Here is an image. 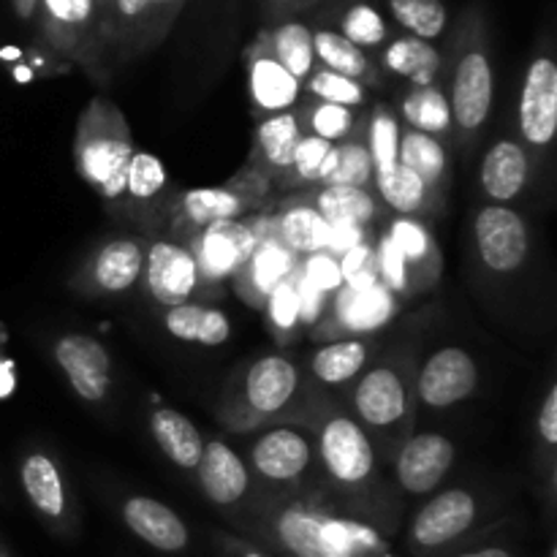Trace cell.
<instances>
[{
    "label": "cell",
    "mask_w": 557,
    "mask_h": 557,
    "mask_svg": "<svg viewBox=\"0 0 557 557\" xmlns=\"http://www.w3.org/2000/svg\"><path fill=\"white\" fill-rule=\"evenodd\" d=\"M128 120L114 103L96 98L76 125L74 161L76 172L103 199L125 196V166L134 156Z\"/></svg>",
    "instance_id": "1"
},
{
    "label": "cell",
    "mask_w": 557,
    "mask_h": 557,
    "mask_svg": "<svg viewBox=\"0 0 557 557\" xmlns=\"http://www.w3.org/2000/svg\"><path fill=\"white\" fill-rule=\"evenodd\" d=\"M357 422L381 438L397 441L413 419V379L408 364L386 359L359 375L351 392Z\"/></svg>",
    "instance_id": "2"
},
{
    "label": "cell",
    "mask_w": 557,
    "mask_h": 557,
    "mask_svg": "<svg viewBox=\"0 0 557 557\" xmlns=\"http://www.w3.org/2000/svg\"><path fill=\"white\" fill-rule=\"evenodd\" d=\"M321 468L341 490H362L375 476V446L368 430L346 413H332L315 433Z\"/></svg>",
    "instance_id": "3"
},
{
    "label": "cell",
    "mask_w": 557,
    "mask_h": 557,
    "mask_svg": "<svg viewBox=\"0 0 557 557\" xmlns=\"http://www.w3.org/2000/svg\"><path fill=\"white\" fill-rule=\"evenodd\" d=\"M446 98H449L455 134L460 136L462 145H468L484 128L493 112L495 74L484 44L468 41L457 54L455 71H451V92Z\"/></svg>",
    "instance_id": "4"
},
{
    "label": "cell",
    "mask_w": 557,
    "mask_h": 557,
    "mask_svg": "<svg viewBox=\"0 0 557 557\" xmlns=\"http://www.w3.org/2000/svg\"><path fill=\"white\" fill-rule=\"evenodd\" d=\"M473 243L479 261L493 275H515L531 253L525 218L509 205H484L473 218Z\"/></svg>",
    "instance_id": "5"
},
{
    "label": "cell",
    "mask_w": 557,
    "mask_h": 557,
    "mask_svg": "<svg viewBox=\"0 0 557 557\" xmlns=\"http://www.w3.org/2000/svg\"><path fill=\"white\" fill-rule=\"evenodd\" d=\"M479 364L471 351L460 346H444L430 354L413 379V397L430 411L460 406L476 392Z\"/></svg>",
    "instance_id": "6"
},
{
    "label": "cell",
    "mask_w": 557,
    "mask_h": 557,
    "mask_svg": "<svg viewBox=\"0 0 557 557\" xmlns=\"http://www.w3.org/2000/svg\"><path fill=\"white\" fill-rule=\"evenodd\" d=\"M261 234L243 221H221L199 228L194 237V248H188L196 259V270L205 283H223L237 277L248 259L253 256Z\"/></svg>",
    "instance_id": "7"
},
{
    "label": "cell",
    "mask_w": 557,
    "mask_h": 557,
    "mask_svg": "<svg viewBox=\"0 0 557 557\" xmlns=\"http://www.w3.org/2000/svg\"><path fill=\"white\" fill-rule=\"evenodd\" d=\"M250 466L270 484H297L315 460V438L297 424L270 428L250 444Z\"/></svg>",
    "instance_id": "8"
},
{
    "label": "cell",
    "mask_w": 557,
    "mask_h": 557,
    "mask_svg": "<svg viewBox=\"0 0 557 557\" xmlns=\"http://www.w3.org/2000/svg\"><path fill=\"white\" fill-rule=\"evenodd\" d=\"M520 136L531 150H547L557 134V63L549 54H536L522 79Z\"/></svg>",
    "instance_id": "9"
},
{
    "label": "cell",
    "mask_w": 557,
    "mask_h": 557,
    "mask_svg": "<svg viewBox=\"0 0 557 557\" xmlns=\"http://www.w3.org/2000/svg\"><path fill=\"white\" fill-rule=\"evenodd\" d=\"M479 522V498L466 487L441 490L417 511L411 542L419 549H441L466 536Z\"/></svg>",
    "instance_id": "10"
},
{
    "label": "cell",
    "mask_w": 557,
    "mask_h": 557,
    "mask_svg": "<svg viewBox=\"0 0 557 557\" xmlns=\"http://www.w3.org/2000/svg\"><path fill=\"white\" fill-rule=\"evenodd\" d=\"M52 357L71 389L85 403H103L112 386V359L101 341L82 332L60 335L52 346Z\"/></svg>",
    "instance_id": "11"
},
{
    "label": "cell",
    "mask_w": 557,
    "mask_h": 557,
    "mask_svg": "<svg viewBox=\"0 0 557 557\" xmlns=\"http://www.w3.org/2000/svg\"><path fill=\"white\" fill-rule=\"evenodd\" d=\"M141 275H145L147 294L161 308L190 302L201 283L194 253L185 245L172 243V239H156L145 250Z\"/></svg>",
    "instance_id": "12"
},
{
    "label": "cell",
    "mask_w": 557,
    "mask_h": 557,
    "mask_svg": "<svg viewBox=\"0 0 557 557\" xmlns=\"http://www.w3.org/2000/svg\"><path fill=\"white\" fill-rule=\"evenodd\" d=\"M299 381L302 373L292 359L277 354L253 359L239 379V400L245 413L250 419L275 417L297 397Z\"/></svg>",
    "instance_id": "13"
},
{
    "label": "cell",
    "mask_w": 557,
    "mask_h": 557,
    "mask_svg": "<svg viewBox=\"0 0 557 557\" xmlns=\"http://www.w3.org/2000/svg\"><path fill=\"white\" fill-rule=\"evenodd\" d=\"M457 460V446L441 433H417L400 446L395 457V479L403 493L430 495L449 476Z\"/></svg>",
    "instance_id": "14"
},
{
    "label": "cell",
    "mask_w": 557,
    "mask_h": 557,
    "mask_svg": "<svg viewBox=\"0 0 557 557\" xmlns=\"http://www.w3.org/2000/svg\"><path fill=\"white\" fill-rule=\"evenodd\" d=\"M145 245L134 237H114L98 245L87 261L85 283L96 294H123L141 281Z\"/></svg>",
    "instance_id": "15"
},
{
    "label": "cell",
    "mask_w": 557,
    "mask_h": 557,
    "mask_svg": "<svg viewBox=\"0 0 557 557\" xmlns=\"http://www.w3.org/2000/svg\"><path fill=\"white\" fill-rule=\"evenodd\" d=\"M479 183L490 205H509L525 194L531 183V156L517 139H498L482 158Z\"/></svg>",
    "instance_id": "16"
},
{
    "label": "cell",
    "mask_w": 557,
    "mask_h": 557,
    "mask_svg": "<svg viewBox=\"0 0 557 557\" xmlns=\"http://www.w3.org/2000/svg\"><path fill=\"white\" fill-rule=\"evenodd\" d=\"M123 522L139 542L158 553H183L190 542V533L185 522L166 504L147 495H131L120 509Z\"/></svg>",
    "instance_id": "17"
},
{
    "label": "cell",
    "mask_w": 557,
    "mask_h": 557,
    "mask_svg": "<svg viewBox=\"0 0 557 557\" xmlns=\"http://www.w3.org/2000/svg\"><path fill=\"white\" fill-rule=\"evenodd\" d=\"M248 92L259 117L288 112L302 98V82L294 79L270 52L264 41L256 44L248 60Z\"/></svg>",
    "instance_id": "18"
},
{
    "label": "cell",
    "mask_w": 557,
    "mask_h": 557,
    "mask_svg": "<svg viewBox=\"0 0 557 557\" xmlns=\"http://www.w3.org/2000/svg\"><path fill=\"white\" fill-rule=\"evenodd\" d=\"M196 476H199V484L210 504L223 506V509L237 506L250 490L248 462L223 441L205 444L201 460L196 466Z\"/></svg>",
    "instance_id": "19"
},
{
    "label": "cell",
    "mask_w": 557,
    "mask_h": 557,
    "mask_svg": "<svg viewBox=\"0 0 557 557\" xmlns=\"http://www.w3.org/2000/svg\"><path fill=\"white\" fill-rule=\"evenodd\" d=\"M297 256L288 248H283L275 239V234H270V237L259 239L253 256H250L248 264L243 267V272L234 281H237L239 294L250 305H259L261 308L264 299L297 272Z\"/></svg>",
    "instance_id": "20"
},
{
    "label": "cell",
    "mask_w": 557,
    "mask_h": 557,
    "mask_svg": "<svg viewBox=\"0 0 557 557\" xmlns=\"http://www.w3.org/2000/svg\"><path fill=\"white\" fill-rule=\"evenodd\" d=\"M20 484L27 504L44 520L60 522L69 515V490H65L63 471L47 451H27L20 462Z\"/></svg>",
    "instance_id": "21"
},
{
    "label": "cell",
    "mask_w": 557,
    "mask_h": 557,
    "mask_svg": "<svg viewBox=\"0 0 557 557\" xmlns=\"http://www.w3.org/2000/svg\"><path fill=\"white\" fill-rule=\"evenodd\" d=\"M332 321L341 326L343 332H354V335H364L379 326L389 324L392 315L397 313V297L379 283V286L368 288V292H354V288L343 286L335 297L330 299Z\"/></svg>",
    "instance_id": "22"
},
{
    "label": "cell",
    "mask_w": 557,
    "mask_h": 557,
    "mask_svg": "<svg viewBox=\"0 0 557 557\" xmlns=\"http://www.w3.org/2000/svg\"><path fill=\"white\" fill-rule=\"evenodd\" d=\"M305 134L302 114L288 109V112L261 117L256 125L253 158L264 172L288 174L294 166V152Z\"/></svg>",
    "instance_id": "23"
},
{
    "label": "cell",
    "mask_w": 557,
    "mask_h": 557,
    "mask_svg": "<svg viewBox=\"0 0 557 557\" xmlns=\"http://www.w3.org/2000/svg\"><path fill=\"white\" fill-rule=\"evenodd\" d=\"M386 237L392 239L397 253L411 270L413 286L422 288L435 283L441 272V250L424 223H419L417 218H392L386 226Z\"/></svg>",
    "instance_id": "24"
},
{
    "label": "cell",
    "mask_w": 557,
    "mask_h": 557,
    "mask_svg": "<svg viewBox=\"0 0 557 557\" xmlns=\"http://www.w3.org/2000/svg\"><path fill=\"white\" fill-rule=\"evenodd\" d=\"M150 433L156 438L158 449L174 466L183 468V471H196L201 451H205V438L185 413L174 411V408H156L150 413Z\"/></svg>",
    "instance_id": "25"
},
{
    "label": "cell",
    "mask_w": 557,
    "mask_h": 557,
    "mask_svg": "<svg viewBox=\"0 0 557 557\" xmlns=\"http://www.w3.org/2000/svg\"><path fill=\"white\" fill-rule=\"evenodd\" d=\"M275 239L294 256H313L326 250L330 239V223L315 212L308 199L288 201L275 218Z\"/></svg>",
    "instance_id": "26"
},
{
    "label": "cell",
    "mask_w": 557,
    "mask_h": 557,
    "mask_svg": "<svg viewBox=\"0 0 557 557\" xmlns=\"http://www.w3.org/2000/svg\"><path fill=\"white\" fill-rule=\"evenodd\" d=\"M163 326L172 337L183 343H199V346H223L232 337V321L223 310L207 308V305L183 302L166 308Z\"/></svg>",
    "instance_id": "27"
},
{
    "label": "cell",
    "mask_w": 557,
    "mask_h": 557,
    "mask_svg": "<svg viewBox=\"0 0 557 557\" xmlns=\"http://www.w3.org/2000/svg\"><path fill=\"white\" fill-rule=\"evenodd\" d=\"M397 120H403L408 131H419V134L435 136L441 141L455 134L449 98H446V92L438 85L411 87L400 98V114H397Z\"/></svg>",
    "instance_id": "28"
},
{
    "label": "cell",
    "mask_w": 557,
    "mask_h": 557,
    "mask_svg": "<svg viewBox=\"0 0 557 557\" xmlns=\"http://www.w3.org/2000/svg\"><path fill=\"white\" fill-rule=\"evenodd\" d=\"M326 223H357L368 226L379 218V199L370 188H351V185H319L313 196H308Z\"/></svg>",
    "instance_id": "29"
},
{
    "label": "cell",
    "mask_w": 557,
    "mask_h": 557,
    "mask_svg": "<svg viewBox=\"0 0 557 557\" xmlns=\"http://www.w3.org/2000/svg\"><path fill=\"white\" fill-rule=\"evenodd\" d=\"M381 65L389 74L408 79L413 87L435 85L441 74V52L430 41L413 36H400L386 44Z\"/></svg>",
    "instance_id": "30"
},
{
    "label": "cell",
    "mask_w": 557,
    "mask_h": 557,
    "mask_svg": "<svg viewBox=\"0 0 557 557\" xmlns=\"http://www.w3.org/2000/svg\"><path fill=\"white\" fill-rule=\"evenodd\" d=\"M397 161H400V166L411 169L417 177H422L435 196L444 194L446 183H449V152H446L444 141L419 134V131L403 128Z\"/></svg>",
    "instance_id": "31"
},
{
    "label": "cell",
    "mask_w": 557,
    "mask_h": 557,
    "mask_svg": "<svg viewBox=\"0 0 557 557\" xmlns=\"http://www.w3.org/2000/svg\"><path fill=\"white\" fill-rule=\"evenodd\" d=\"M373 194L389 207L392 212H397V218H413L422 215V212L430 210L435 194L428 188L422 177L411 172V169L400 166L397 163L395 169L384 174H373Z\"/></svg>",
    "instance_id": "32"
},
{
    "label": "cell",
    "mask_w": 557,
    "mask_h": 557,
    "mask_svg": "<svg viewBox=\"0 0 557 557\" xmlns=\"http://www.w3.org/2000/svg\"><path fill=\"white\" fill-rule=\"evenodd\" d=\"M321 520L324 517L302 506H288L272 517V533L292 557H332L321 536Z\"/></svg>",
    "instance_id": "33"
},
{
    "label": "cell",
    "mask_w": 557,
    "mask_h": 557,
    "mask_svg": "<svg viewBox=\"0 0 557 557\" xmlns=\"http://www.w3.org/2000/svg\"><path fill=\"white\" fill-rule=\"evenodd\" d=\"M370 346L362 337H346V341H332L310 357V373L326 386L348 384L351 379L362 375L368 368Z\"/></svg>",
    "instance_id": "34"
},
{
    "label": "cell",
    "mask_w": 557,
    "mask_h": 557,
    "mask_svg": "<svg viewBox=\"0 0 557 557\" xmlns=\"http://www.w3.org/2000/svg\"><path fill=\"white\" fill-rule=\"evenodd\" d=\"M264 47L294 79L305 82L315 69V54H313V30L302 22H283L275 30L267 33Z\"/></svg>",
    "instance_id": "35"
},
{
    "label": "cell",
    "mask_w": 557,
    "mask_h": 557,
    "mask_svg": "<svg viewBox=\"0 0 557 557\" xmlns=\"http://www.w3.org/2000/svg\"><path fill=\"white\" fill-rule=\"evenodd\" d=\"M248 207L250 199L234 188H190L180 201L185 221L199 228L221 221H239Z\"/></svg>",
    "instance_id": "36"
},
{
    "label": "cell",
    "mask_w": 557,
    "mask_h": 557,
    "mask_svg": "<svg viewBox=\"0 0 557 557\" xmlns=\"http://www.w3.org/2000/svg\"><path fill=\"white\" fill-rule=\"evenodd\" d=\"M313 54L321 63V69L335 71V74L348 76V79L362 82L373 76L368 54L354 47L348 38H343L337 30H315L313 33Z\"/></svg>",
    "instance_id": "37"
},
{
    "label": "cell",
    "mask_w": 557,
    "mask_h": 557,
    "mask_svg": "<svg viewBox=\"0 0 557 557\" xmlns=\"http://www.w3.org/2000/svg\"><path fill=\"white\" fill-rule=\"evenodd\" d=\"M400 120L392 112L389 103H375L368 123V152L373 161V174H384L395 169L400 156Z\"/></svg>",
    "instance_id": "38"
},
{
    "label": "cell",
    "mask_w": 557,
    "mask_h": 557,
    "mask_svg": "<svg viewBox=\"0 0 557 557\" xmlns=\"http://www.w3.org/2000/svg\"><path fill=\"white\" fill-rule=\"evenodd\" d=\"M389 11L408 36L422 38V41H435L444 36L446 22V5L441 0H389Z\"/></svg>",
    "instance_id": "39"
},
{
    "label": "cell",
    "mask_w": 557,
    "mask_h": 557,
    "mask_svg": "<svg viewBox=\"0 0 557 557\" xmlns=\"http://www.w3.org/2000/svg\"><path fill=\"white\" fill-rule=\"evenodd\" d=\"M324 185H351V188H370L373 185V161L362 136L341 141L332 152V172Z\"/></svg>",
    "instance_id": "40"
},
{
    "label": "cell",
    "mask_w": 557,
    "mask_h": 557,
    "mask_svg": "<svg viewBox=\"0 0 557 557\" xmlns=\"http://www.w3.org/2000/svg\"><path fill=\"white\" fill-rule=\"evenodd\" d=\"M302 125L305 134L319 136L330 145H341V141L357 136V114H354V109L337 107V103L313 101L302 112Z\"/></svg>",
    "instance_id": "41"
},
{
    "label": "cell",
    "mask_w": 557,
    "mask_h": 557,
    "mask_svg": "<svg viewBox=\"0 0 557 557\" xmlns=\"http://www.w3.org/2000/svg\"><path fill=\"white\" fill-rule=\"evenodd\" d=\"M321 536H324L330 555H373L381 547L379 533L370 525L354 520H321Z\"/></svg>",
    "instance_id": "42"
},
{
    "label": "cell",
    "mask_w": 557,
    "mask_h": 557,
    "mask_svg": "<svg viewBox=\"0 0 557 557\" xmlns=\"http://www.w3.org/2000/svg\"><path fill=\"white\" fill-rule=\"evenodd\" d=\"M302 87L315 98V101L337 103V107L346 109L364 107V101H368V90H364L362 82L348 79V76L335 74V71L321 69V65L313 69V74L302 82Z\"/></svg>",
    "instance_id": "43"
},
{
    "label": "cell",
    "mask_w": 557,
    "mask_h": 557,
    "mask_svg": "<svg viewBox=\"0 0 557 557\" xmlns=\"http://www.w3.org/2000/svg\"><path fill=\"white\" fill-rule=\"evenodd\" d=\"M169 183V172L158 156L147 150H134L125 166V196L136 201L156 199Z\"/></svg>",
    "instance_id": "44"
},
{
    "label": "cell",
    "mask_w": 557,
    "mask_h": 557,
    "mask_svg": "<svg viewBox=\"0 0 557 557\" xmlns=\"http://www.w3.org/2000/svg\"><path fill=\"white\" fill-rule=\"evenodd\" d=\"M341 33L343 38L354 44L357 49H375L389 38V25L381 16L379 9H373L370 3H354L351 9L343 14L341 20Z\"/></svg>",
    "instance_id": "45"
},
{
    "label": "cell",
    "mask_w": 557,
    "mask_h": 557,
    "mask_svg": "<svg viewBox=\"0 0 557 557\" xmlns=\"http://www.w3.org/2000/svg\"><path fill=\"white\" fill-rule=\"evenodd\" d=\"M332 152H335V145L319 139V136L302 134V139H299L297 145V152H294V166H292L297 183L324 185L332 172Z\"/></svg>",
    "instance_id": "46"
},
{
    "label": "cell",
    "mask_w": 557,
    "mask_h": 557,
    "mask_svg": "<svg viewBox=\"0 0 557 557\" xmlns=\"http://www.w3.org/2000/svg\"><path fill=\"white\" fill-rule=\"evenodd\" d=\"M147 20H150V3L147 0H114L112 41H117L120 47L145 44Z\"/></svg>",
    "instance_id": "47"
},
{
    "label": "cell",
    "mask_w": 557,
    "mask_h": 557,
    "mask_svg": "<svg viewBox=\"0 0 557 557\" xmlns=\"http://www.w3.org/2000/svg\"><path fill=\"white\" fill-rule=\"evenodd\" d=\"M373 250H375V270H379V281L384 283L395 297L397 294L417 292L411 270H408V264L403 261V256L397 253V248L392 245V239L386 237V234H381L379 243L373 245Z\"/></svg>",
    "instance_id": "48"
},
{
    "label": "cell",
    "mask_w": 557,
    "mask_h": 557,
    "mask_svg": "<svg viewBox=\"0 0 557 557\" xmlns=\"http://www.w3.org/2000/svg\"><path fill=\"white\" fill-rule=\"evenodd\" d=\"M297 275L305 286H310L313 292L324 294V297H335L337 292L343 288V275H341V264L332 253L321 250V253L305 256L302 261L297 264Z\"/></svg>",
    "instance_id": "49"
},
{
    "label": "cell",
    "mask_w": 557,
    "mask_h": 557,
    "mask_svg": "<svg viewBox=\"0 0 557 557\" xmlns=\"http://www.w3.org/2000/svg\"><path fill=\"white\" fill-rule=\"evenodd\" d=\"M337 264H341L343 286L354 288V292H368V288L381 283L379 270H375V250L368 239L348 250V253H343Z\"/></svg>",
    "instance_id": "50"
},
{
    "label": "cell",
    "mask_w": 557,
    "mask_h": 557,
    "mask_svg": "<svg viewBox=\"0 0 557 557\" xmlns=\"http://www.w3.org/2000/svg\"><path fill=\"white\" fill-rule=\"evenodd\" d=\"M261 308L267 310V319L277 332H292L299 326V281L294 272L288 281H283L270 297L264 299Z\"/></svg>",
    "instance_id": "51"
},
{
    "label": "cell",
    "mask_w": 557,
    "mask_h": 557,
    "mask_svg": "<svg viewBox=\"0 0 557 557\" xmlns=\"http://www.w3.org/2000/svg\"><path fill=\"white\" fill-rule=\"evenodd\" d=\"M38 9L44 11V20H47V30L52 36V41L60 49H65V52H74L82 44V38L71 0H38Z\"/></svg>",
    "instance_id": "52"
},
{
    "label": "cell",
    "mask_w": 557,
    "mask_h": 557,
    "mask_svg": "<svg viewBox=\"0 0 557 557\" xmlns=\"http://www.w3.org/2000/svg\"><path fill=\"white\" fill-rule=\"evenodd\" d=\"M368 239V226H357V223H330V239H326V253L341 259L351 248Z\"/></svg>",
    "instance_id": "53"
},
{
    "label": "cell",
    "mask_w": 557,
    "mask_h": 557,
    "mask_svg": "<svg viewBox=\"0 0 557 557\" xmlns=\"http://www.w3.org/2000/svg\"><path fill=\"white\" fill-rule=\"evenodd\" d=\"M299 281V275H297ZM326 305H330V297H324V294L313 292L310 286H305L302 281H299V324H319L321 315H324Z\"/></svg>",
    "instance_id": "54"
},
{
    "label": "cell",
    "mask_w": 557,
    "mask_h": 557,
    "mask_svg": "<svg viewBox=\"0 0 557 557\" xmlns=\"http://www.w3.org/2000/svg\"><path fill=\"white\" fill-rule=\"evenodd\" d=\"M539 435L547 446L557 444V386L547 392L542 403V411H539Z\"/></svg>",
    "instance_id": "55"
},
{
    "label": "cell",
    "mask_w": 557,
    "mask_h": 557,
    "mask_svg": "<svg viewBox=\"0 0 557 557\" xmlns=\"http://www.w3.org/2000/svg\"><path fill=\"white\" fill-rule=\"evenodd\" d=\"M147 3H150V20H147V30H150V27H156V33L161 36V33L169 27V22H172V16L180 11L183 0H147Z\"/></svg>",
    "instance_id": "56"
},
{
    "label": "cell",
    "mask_w": 557,
    "mask_h": 557,
    "mask_svg": "<svg viewBox=\"0 0 557 557\" xmlns=\"http://www.w3.org/2000/svg\"><path fill=\"white\" fill-rule=\"evenodd\" d=\"M76 16V27H79V38L85 41V33L96 25V0H71Z\"/></svg>",
    "instance_id": "57"
},
{
    "label": "cell",
    "mask_w": 557,
    "mask_h": 557,
    "mask_svg": "<svg viewBox=\"0 0 557 557\" xmlns=\"http://www.w3.org/2000/svg\"><path fill=\"white\" fill-rule=\"evenodd\" d=\"M112 11L114 0H96V33L101 41H112Z\"/></svg>",
    "instance_id": "58"
},
{
    "label": "cell",
    "mask_w": 557,
    "mask_h": 557,
    "mask_svg": "<svg viewBox=\"0 0 557 557\" xmlns=\"http://www.w3.org/2000/svg\"><path fill=\"white\" fill-rule=\"evenodd\" d=\"M16 364L9 357H0V400L14 395L16 389Z\"/></svg>",
    "instance_id": "59"
},
{
    "label": "cell",
    "mask_w": 557,
    "mask_h": 557,
    "mask_svg": "<svg viewBox=\"0 0 557 557\" xmlns=\"http://www.w3.org/2000/svg\"><path fill=\"white\" fill-rule=\"evenodd\" d=\"M11 9L22 22H30L38 14V0H11Z\"/></svg>",
    "instance_id": "60"
},
{
    "label": "cell",
    "mask_w": 557,
    "mask_h": 557,
    "mask_svg": "<svg viewBox=\"0 0 557 557\" xmlns=\"http://www.w3.org/2000/svg\"><path fill=\"white\" fill-rule=\"evenodd\" d=\"M455 557H515V555L504 547H484V549H473V553H462Z\"/></svg>",
    "instance_id": "61"
},
{
    "label": "cell",
    "mask_w": 557,
    "mask_h": 557,
    "mask_svg": "<svg viewBox=\"0 0 557 557\" xmlns=\"http://www.w3.org/2000/svg\"><path fill=\"white\" fill-rule=\"evenodd\" d=\"M237 557H267V555L259 553V549H253V547H239Z\"/></svg>",
    "instance_id": "62"
},
{
    "label": "cell",
    "mask_w": 557,
    "mask_h": 557,
    "mask_svg": "<svg viewBox=\"0 0 557 557\" xmlns=\"http://www.w3.org/2000/svg\"><path fill=\"white\" fill-rule=\"evenodd\" d=\"M335 557H375V555H335Z\"/></svg>",
    "instance_id": "63"
},
{
    "label": "cell",
    "mask_w": 557,
    "mask_h": 557,
    "mask_svg": "<svg viewBox=\"0 0 557 557\" xmlns=\"http://www.w3.org/2000/svg\"><path fill=\"white\" fill-rule=\"evenodd\" d=\"M0 557H11V555H9V553H5V549H3V547H0Z\"/></svg>",
    "instance_id": "64"
}]
</instances>
